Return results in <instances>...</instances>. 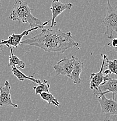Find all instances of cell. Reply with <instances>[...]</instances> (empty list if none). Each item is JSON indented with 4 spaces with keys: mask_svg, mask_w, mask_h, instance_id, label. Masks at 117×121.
Instances as JSON below:
<instances>
[{
    "mask_svg": "<svg viewBox=\"0 0 117 121\" xmlns=\"http://www.w3.org/2000/svg\"><path fill=\"white\" fill-rule=\"evenodd\" d=\"M21 44L37 47L46 52L61 53L79 45L73 40L71 32H64L59 29H43L40 33L23 40Z\"/></svg>",
    "mask_w": 117,
    "mask_h": 121,
    "instance_id": "6da1fadb",
    "label": "cell"
},
{
    "mask_svg": "<svg viewBox=\"0 0 117 121\" xmlns=\"http://www.w3.org/2000/svg\"><path fill=\"white\" fill-rule=\"evenodd\" d=\"M32 9L27 5L26 1L15 0L14 1L12 12L9 15V19L12 21H18L23 23H28L30 29L41 26L44 22L35 17L31 13Z\"/></svg>",
    "mask_w": 117,
    "mask_h": 121,
    "instance_id": "7a4b0ae2",
    "label": "cell"
},
{
    "mask_svg": "<svg viewBox=\"0 0 117 121\" xmlns=\"http://www.w3.org/2000/svg\"><path fill=\"white\" fill-rule=\"evenodd\" d=\"M103 23L106 28L105 34L108 39H112L113 32H115L117 35V5L113 7L108 0L107 5L106 16L103 20Z\"/></svg>",
    "mask_w": 117,
    "mask_h": 121,
    "instance_id": "3957f363",
    "label": "cell"
},
{
    "mask_svg": "<svg viewBox=\"0 0 117 121\" xmlns=\"http://www.w3.org/2000/svg\"><path fill=\"white\" fill-rule=\"evenodd\" d=\"M101 107L102 113L105 116L104 121H109L113 115H117V101L115 99H108L105 95H99L97 97Z\"/></svg>",
    "mask_w": 117,
    "mask_h": 121,
    "instance_id": "277c9868",
    "label": "cell"
},
{
    "mask_svg": "<svg viewBox=\"0 0 117 121\" xmlns=\"http://www.w3.org/2000/svg\"><path fill=\"white\" fill-rule=\"evenodd\" d=\"M103 60H102V64L100 70L99 72L97 73H93L91 74L90 77V89L93 90V93H95L99 91V89L101 85L106 83L109 80L110 76L109 75H104L103 74V69L104 67V64H105V58L107 56L105 54H102Z\"/></svg>",
    "mask_w": 117,
    "mask_h": 121,
    "instance_id": "5b68a950",
    "label": "cell"
},
{
    "mask_svg": "<svg viewBox=\"0 0 117 121\" xmlns=\"http://www.w3.org/2000/svg\"><path fill=\"white\" fill-rule=\"evenodd\" d=\"M50 21H48L47 22H44V23L41 26H38L37 27H35V28H33L29 29L26 30L25 31H23L22 33L18 34V35H15V34L13 33L12 35H11V36H8V40H2V41H0V45H6L7 47H15L17 48L18 47V46L21 44V43L22 41V39L23 37L25 36H27L29 33H30L31 32H32L33 31H35V30H37L40 29L44 28L46 25H47L48 23L50 22Z\"/></svg>",
    "mask_w": 117,
    "mask_h": 121,
    "instance_id": "8992f818",
    "label": "cell"
},
{
    "mask_svg": "<svg viewBox=\"0 0 117 121\" xmlns=\"http://www.w3.org/2000/svg\"><path fill=\"white\" fill-rule=\"evenodd\" d=\"M56 75L66 76L71 79V74L74 68L72 58H64L53 66Z\"/></svg>",
    "mask_w": 117,
    "mask_h": 121,
    "instance_id": "52a82bcc",
    "label": "cell"
},
{
    "mask_svg": "<svg viewBox=\"0 0 117 121\" xmlns=\"http://www.w3.org/2000/svg\"><path fill=\"white\" fill-rule=\"evenodd\" d=\"M72 7V3H62L58 0H54L51 2L50 10L52 12V19L51 21V28H53L56 25L55 19L65 10L70 9Z\"/></svg>",
    "mask_w": 117,
    "mask_h": 121,
    "instance_id": "ba28073f",
    "label": "cell"
},
{
    "mask_svg": "<svg viewBox=\"0 0 117 121\" xmlns=\"http://www.w3.org/2000/svg\"><path fill=\"white\" fill-rule=\"evenodd\" d=\"M11 86L8 80H6L4 87L0 86V107L4 106H12L13 108L18 107L17 104L12 101L10 94Z\"/></svg>",
    "mask_w": 117,
    "mask_h": 121,
    "instance_id": "9c48e42d",
    "label": "cell"
},
{
    "mask_svg": "<svg viewBox=\"0 0 117 121\" xmlns=\"http://www.w3.org/2000/svg\"><path fill=\"white\" fill-rule=\"evenodd\" d=\"M109 93H113V99H115V96L117 94V79H113L110 77L109 80L99 87V91L94 93L95 95H105Z\"/></svg>",
    "mask_w": 117,
    "mask_h": 121,
    "instance_id": "30bf717a",
    "label": "cell"
},
{
    "mask_svg": "<svg viewBox=\"0 0 117 121\" xmlns=\"http://www.w3.org/2000/svg\"><path fill=\"white\" fill-rule=\"evenodd\" d=\"M74 62V68L71 74V80L75 84H79L82 83V79L80 75L84 68L83 63L80 60L79 58L72 56Z\"/></svg>",
    "mask_w": 117,
    "mask_h": 121,
    "instance_id": "8fae6325",
    "label": "cell"
},
{
    "mask_svg": "<svg viewBox=\"0 0 117 121\" xmlns=\"http://www.w3.org/2000/svg\"><path fill=\"white\" fill-rule=\"evenodd\" d=\"M11 50V55L9 58V63L8 66L11 67H15L17 69H24L25 68V64L23 60L19 58L16 56L13 52V48L11 47H8Z\"/></svg>",
    "mask_w": 117,
    "mask_h": 121,
    "instance_id": "7c38bea8",
    "label": "cell"
},
{
    "mask_svg": "<svg viewBox=\"0 0 117 121\" xmlns=\"http://www.w3.org/2000/svg\"><path fill=\"white\" fill-rule=\"evenodd\" d=\"M12 74L15 76L16 78L18 79V80H21V81H23L25 79H27V80H29L33 82L35 84H40L41 83V80L40 79H36L34 78L35 74L30 76H26L15 67H12Z\"/></svg>",
    "mask_w": 117,
    "mask_h": 121,
    "instance_id": "4fadbf2b",
    "label": "cell"
},
{
    "mask_svg": "<svg viewBox=\"0 0 117 121\" xmlns=\"http://www.w3.org/2000/svg\"><path fill=\"white\" fill-rule=\"evenodd\" d=\"M104 66L107 68V69L104 71V75L110 76L111 74H115L117 75V60H109L107 57Z\"/></svg>",
    "mask_w": 117,
    "mask_h": 121,
    "instance_id": "5bb4252c",
    "label": "cell"
},
{
    "mask_svg": "<svg viewBox=\"0 0 117 121\" xmlns=\"http://www.w3.org/2000/svg\"><path fill=\"white\" fill-rule=\"evenodd\" d=\"M40 97L43 100L48 104H52L56 107L60 105V103L56 98L50 93H43L40 94Z\"/></svg>",
    "mask_w": 117,
    "mask_h": 121,
    "instance_id": "9a60e30c",
    "label": "cell"
},
{
    "mask_svg": "<svg viewBox=\"0 0 117 121\" xmlns=\"http://www.w3.org/2000/svg\"><path fill=\"white\" fill-rule=\"evenodd\" d=\"M50 87V85L48 84L47 80H44L41 84H39L36 87H33V89L35 90L36 94H40L43 93H50L49 91Z\"/></svg>",
    "mask_w": 117,
    "mask_h": 121,
    "instance_id": "2e32d148",
    "label": "cell"
},
{
    "mask_svg": "<svg viewBox=\"0 0 117 121\" xmlns=\"http://www.w3.org/2000/svg\"><path fill=\"white\" fill-rule=\"evenodd\" d=\"M108 45L113 48V49L117 47V37L115 38V39H113L112 41L108 44Z\"/></svg>",
    "mask_w": 117,
    "mask_h": 121,
    "instance_id": "e0dca14e",
    "label": "cell"
},
{
    "mask_svg": "<svg viewBox=\"0 0 117 121\" xmlns=\"http://www.w3.org/2000/svg\"><path fill=\"white\" fill-rule=\"evenodd\" d=\"M2 51V45H0V54H1V52Z\"/></svg>",
    "mask_w": 117,
    "mask_h": 121,
    "instance_id": "ac0fdd59",
    "label": "cell"
},
{
    "mask_svg": "<svg viewBox=\"0 0 117 121\" xmlns=\"http://www.w3.org/2000/svg\"><path fill=\"white\" fill-rule=\"evenodd\" d=\"M113 51H117V47L113 49Z\"/></svg>",
    "mask_w": 117,
    "mask_h": 121,
    "instance_id": "d6986e66",
    "label": "cell"
},
{
    "mask_svg": "<svg viewBox=\"0 0 117 121\" xmlns=\"http://www.w3.org/2000/svg\"><path fill=\"white\" fill-rule=\"evenodd\" d=\"M36 121H39V119H37V120H36Z\"/></svg>",
    "mask_w": 117,
    "mask_h": 121,
    "instance_id": "ffe728a7",
    "label": "cell"
}]
</instances>
